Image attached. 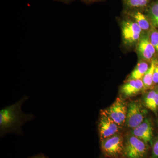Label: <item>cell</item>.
Here are the masks:
<instances>
[{
	"instance_id": "cell-5",
	"label": "cell",
	"mask_w": 158,
	"mask_h": 158,
	"mask_svg": "<svg viewBox=\"0 0 158 158\" xmlns=\"http://www.w3.org/2000/svg\"><path fill=\"white\" fill-rule=\"evenodd\" d=\"M119 126L112 119L106 110H102L98 123L100 140L109 138L118 133Z\"/></svg>"
},
{
	"instance_id": "cell-14",
	"label": "cell",
	"mask_w": 158,
	"mask_h": 158,
	"mask_svg": "<svg viewBox=\"0 0 158 158\" xmlns=\"http://www.w3.org/2000/svg\"><path fill=\"white\" fill-rule=\"evenodd\" d=\"M128 10H144L149 6L150 0H123Z\"/></svg>"
},
{
	"instance_id": "cell-23",
	"label": "cell",
	"mask_w": 158,
	"mask_h": 158,
	"mask_svg": "<svg viewBox=\"0 0 158 158\" xmlns=\"http://www.w3.org/2000/svg\"><path fill=\"white\" fill-rule=\"evenodd\" d=\"M56 1H59V2H62L64 3H69L73 1V0H56Z\"/></svg>"
},
{
	"instance_id": "cell-18",
	"label": "cell",
	"mask_w": 158,
	"mask_h": 158,
	"mask_svg": "<svg viewBox=\"0 0 158 158\" xmlns=\"http://www.w3.org/2000/svg\"><path fill=\"white\" fill-rule=\"evenodd\" d=\"M158 108V90L153 100L147 108L153 111H156Z\"/></svg>"
},
{
	"instance_id": "cell-21",
	"label": "cell",
	"mask_w": 158,
	"mask_h": 158,
	"mask_svg": "<svg viewBox=\"0 0 158 158\" xmlns=\"http://www.w3.org/2000/svg\"><path fill=\"white\" fill-rule=\"evenodd\" d=\"M28 158H49L46 155H45L44 154L39 153L38 154L35 155L33 156H31V157Z\"/></svg>"
},
{
	"instance_id": "cell-20",
	"label": "cell",
	"mask_w": 158,
	"mask_h": 158,
	"mask_svg": "<svg viewBox=\"0 0 158 158\" xmlns=\"http://www.w3.org/2000/svg\"><path fill=\"white\" fill-rule=\"evenodd\" d=\"M152 155L154 158H158V138L153 145Z\"/></svg>"
},
{
	"instance_id": "cell-9",
	"label": "cell",
	"mask_w": 158,
	"mask_h": 158,
	"mask_svg": "<svg viewBox=\"0 0 158 158\" xmlns=\"http://www.w3.org/2000/svg\"><path fill=\"white\" fill-rule=\"evenodd\" d=\"M145 90L142 79L127 81L120 88L122 96L125 98L135 96Z\"/></svg>"
},
{
	"instance_id": "cell-12",
	"label": "cell",
	"mask_w": 158,
	"mask_h": 158,
	"mask_svg": "<svg viewBox=\"0 0 158 158\" xmlns=\"http://www.w3.org/2000/svg\"><path fill=\"white\" fill-rule=\"evenodd\" d=\"M151 63L143 60H139L135 69L130 75L127 81L142 79L150 66Z\"/></svg>"
},
{
	"instance_id": "cell-15",
	"label": "cell",
	"mask_w": 158,
	"mask_h": 158,
	"mask_svg": "<svg viewBox=\"0 0 158 158\" xmlns=\"http://www.w3.org/2000/svg\"><path fill=\"white\" fill-rule=\"evenodd\" d=\"M146 14L152 27L158 29V0L148 6Z\"/></svg>"
},
{
	"instance_id": "cell-7",
	"label": "cell",
	"mask_w": 158,
	"mask_h": 158,
	"mask_svg": "<svg viewBox=\"0 0 158 158\" xmlns=\"http://www.w3.org/2000/svg\"><path fill=\"white\" fill-rule=\"evenodd\" d=\"M135 48L139 60L151 62L155 59L156 52L150 41L148 32H144Z\"/></svg>"
},
{
	"instance_id": "cell-10",
	"label": "cell",
	"mask_w": 158,
	"mask_h": 158,
	"mask_svg": "<svg viewBox=\"0 0 158 158\" xmlns=\"http://www.w3.org/2000/svg\"><path fill=\"white\" fill-rule=\"evenodd\" d=\"M131 135L146 143L151 142L153 137V130L150 121L148 118H145L142 123L133 129Z\"/></svg>"
},
{
	"instance_id": "cell-11",
	"label": "cell",
	"mask_w": 158,
	"mask_h": 158,
	"mask_svg": "<svg viewBox=\"0 0 158 158\" xmlns=\"http://www.w3.org/2000/svg\"><path fill=\"white\" fill-rule=\"evenodd\" d=\"M126 14L129 19L135 21L144 32H148L152 28L147 14H144L141 10H128Z\"/></svg>"
},
{
	"instance_id": "cell-17",
	"label": "cell",
	"mask_w": 158,
	"mask_h": 158,
	"mask_svg": "<svg viewBox=\"0 0 158 158\" xmlns=\"http://www.w3.org/2000/svg\"><path fill=\"white\" fill-rule=\"evenodd\" d=\"M157 90H151L149 92H148L145 95L144 98V106L148 107L152 101L153 100L154 98L156 96V94L157 92Z\"/></svg>"
},
{
	"instance_id": "cell-8",
	"label": "cell",
	"mask_w": 158,
	"mask_h": 158,
	"mask_svg": "<svg viewBox=\"0 0 158 158\" xmlns=\"http://www.w3.org/2000/svg\"><path fill=\"white\" fill-rule=\"evenodd\" d=\"M106 110L110 117L119 127L124 125L126 120L127 108L121 98H117L108 110Z\"/></svg>"
},
{
	"instance_id": "cell-19",
	"label": "cell",
	"mask_w": 158,
	"mask_h": 158,
	"mask_svg": "<svg viewBox=\"0 0 158 158\" xmlns=\"http://www.w3.org/2000/svg\"><path fill=\"white\" fill-rule=\"evenodd\" d=\"M153 85H156L158 84V61H157L156 63L154 71L153 73Z\"/></svg>"
},
{
	"instance_id": "cell-4",
	"label": "cell",
	"mask_w": 158,
	"mask_h": 158,
	"mask_svg": "<svg viewBox=\"0 0 158 158\" xmlns=\"http://www.w3.org/2000/svg\"><path fill=\"white\" fill-rule=\"evenodd\" d=\"M101 141L102 150L107 156H116L123 151L124 140L122 135L119 133H116Z\"/></svg>"
},
{
	"instance_id": "cell-6",
	"label": "cell",
	"mask_w": 158,
	"mask_h": 158,
	"mask_svg": "<svg viewBox=\"0 0 158 158\" xmlns=\"http://www.w3.org/2000/svg\"><path fill=\"white\" fill-rule=\"evenodd\" d=\"M146 111L142 108L141 105L136 102H132L127 107L126 124L127 127L134 129L145 119Z\"/></svg>"
},
{
	"instance_id": "cell-3",
	"label": "cell",
	"mask_w": 158,
	"mask_h": 158,
	"mask_svg": "<svg viewBox=\"0 0 158 158\" xmlns=\"http://www.w3.org/2000/svg\"><path fill=\"white\" fill-rule=\"evenodd\" d=\"M147 143L132 135L127 136L123 152L127 158H143L147 151Z\"/></svg>"
},
{
	"instance_id": "cell-13",
	"label": "cell",
	"mask_w": 158,
	"mask_h": 158,
	"mask_svg": "<svg viewBox=\"0 0 158 158\" xmlns=\"http://www.w3.org/2000/svg\"><path fill=\"white\" fill-rule=\"evenodd\" d=\"M157 60L156 59H154L151 63L150 66L147 72L144 74V76L142 78V81L144 84V89L145 90L149 89L153 86V73L154 71L155 68L156 63Z\"/></svg>"
},
{
	"instance_id": "cell-2",
	"label": "cell",
	"mask_w": 158,
	"mask_h": 158,
	"mask_svg": "<svg viewBox=\"0 0 158 158\" xmlns=\"http://www.w3.org/2000/svg\"><path fill=\"white\" fill-rule=\"evenodd\" d=\"M120 27L123 45L128 49L135 48L144 32L135 21L129 18L122 20Z\"/></svg>"
},
{
	"instance_id": "cell-24",
	"label": "cell",
	"mask_w": 158,
	"mask_h": 158,
	"mask_svg": "<svg viewBox=\"0 0 158 158\" xmlns=\"http://www.w3.org/2000/svg\"></svg>"
},
{
	"instance_id": "cell-22",
	"label": "cell",
	"mask_w": 158,
	"mask_h": 158,
	"mask_svg": "<svg viewBox=\"0 0 158 158\" xmlns=\"http://www.w3.org/2000/svg\"><path fill=\"white\" fill-rule=\"evenodd\" d=\"M82 1L87 3H92L99 2L102 0H82Z\"/></svg>"
},
{
	"instance_id": "cell-16",
	"label": "cell",
	"mask_w": 158,
	"mask_h": 158,
	"mask_svg": "<svg viewBox=\"0 0 158 158\" xmlns=\"http://www.w3.org/2000/svg\"><path fill=\"white\" fill-rule=\"evenodd\" d=\"M148 33L150 41L158 54V29L152 27Z\"/></svg>"
},
{
	"instance_id": "cell-1",
	"label": "cell",
	"mask_w": 158,
	"mask_h": 158,
	"mask_svg": "<svg viewBox=\"0 0 158 158\" xmlns=\"http://www.w3.org/2000/svg\"><path fill=\"white\" fill-rule=\"evenodd\" d=\"M28 99L23 97L15 103L3 108L0 111V136L7 134H23L22 127L25 123L35 118L32 113H25L22 110V106Z\"/></svg>"
}]
</instances>
